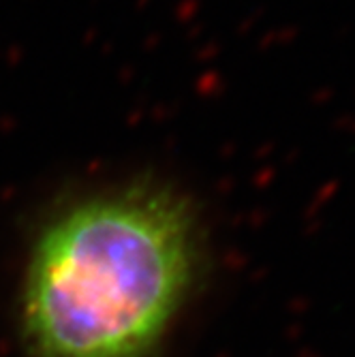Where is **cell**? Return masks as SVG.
<instances>
[{
  "instance_id": "obj_1",
  "label": "cell",
  "mask_w": 355,
  "mask_h": 357,
  "mask_svg": "<svg viewBox=\"0 0 355 357\" xmlns=\"http://www.w3.org/2000/svg\"><path fill=\"white\" fill-rule=\"evenodd\" d=\"M190 204L139 182L92 195L41 231L24 282V336L37 357H148L197 270Z\"/></svg>"
}]
</instances>
